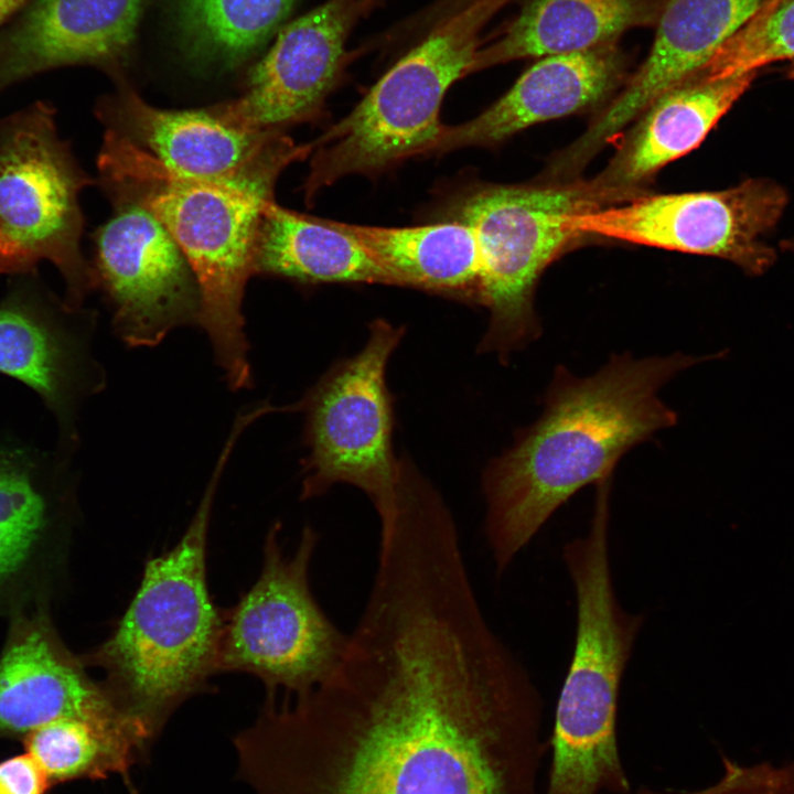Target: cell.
I'll use <instances>...</instances> for the list:
<instances>
[{
    "instance_id": "cell-15",
    "label": "cell",
    "mask_w": 794,
    "mask_h": 794,
    "mask_svg": "<svg viewBox=\"0 0 794 794\" xmlns=\"http://www.w3.org/2000/svg\"><path fill=\"white\" fill-rule=\"evenodd\" d=\"M764 0H667L652 50L622 93L557 154L575 176L627 124L665 92L699 73Z\"/></svg>"
},
{
    "instance_id": "cell-25",
    "label": "cell",
    "mask_w": 794,
    "mask_h": 794,
    "mask_svg": "<svg viewBox=\"0 0 794 794\" xmlns=\"http://www.w3.org/2000/svg\"><path fill=\"white\" fill-rule=\"evenodd\" d=\"M297 0H170L176 46L200 73H230L281 29Z\"/></svg>"
},
{
    "instance_id": "cell-10",
    "label": "cell",
    "mask_w": 794,
    "mask_h": 794,
    "mask_svg": "<svg viewBox=\"0 0 794 794\" xmlns=\"http://www.w3.org/2000/svg\"><path fill=\"white\" fill-rule=\"evenodd\" d=\"M269 529L254 586L223 612L218 672L256 676L268 698L283 689L302 697L326 682L343 661L350 635L340 631L312 594L310 566L319 540L305 526L292 556Z\"/></svg>"
},
{
    "instance_id": "cell-1",
    "label": "cell",
    "mask_w": 794,
    "mask_h": 794,
    "mask_svg": "<svg viewBox=\"0 0 794 794\" xmlns=\"http://www.w3.org/2000/svg\"><path fill=\"white\" fill-rule=\"evenodd\" d=\"M543 701L483 622L426 605L363 616L334 674L239 738L254 794H543Z\"/></svg>"
},
{
    "instance_id": "cell-4",
    "label": "cell",
    "mask_w": 794,
    "mask_h": 794,
    "mask_svg": "<svg viewBox=\"0 0 794 794\" xmlns=\"http://www.w3.org/2000/svg\"><path fill=\"white\" fill-rule=\"evenodd\" d=\"M238 439L226 437L180 540L148 560L126 612L84 664L100 668L111 700L153 741L170 716L218 672L223 612L206 579L216 493Z\"/></svg>"
},
{
    "instance_id": "cell-16",
    "label": "cell",
    "mask_w": 794,
    "mask_h": 794,
    "mask_svg": "<svg viewBox=\"0 0 794 794\" xmlns=\"http://www.w3.org/2000/svg\"><path fill=\"white\" fill-rule=\"evenodd\" d=\"M73 455L56 442L44 448L0 427V603L51 559L74 524L79 476Z\"/></svg>"
},
{
    "instance_id": "cell-28",
    "label": "cell",
    "mask_w": 794,
    "mask_h": 794,
    "mask_svg": "<svg viewBox=\"0 0 794 794\" xmlns=\"http://www.w3.org/2000/svg\"><path fill=\"white\" fill-rule=\"evenodd\" d=\"M51 785L44 770L26 751L0 762V794H46Z\"/></svg>"
},
{
    "instance_id": "cell-7",
    "label": "cell",
    "mask_w": 794,
    "mask_h": 794,
    "mask_svg": "<svg viewBox=\"0 0 794 794\" xmlns=\"http://www.w3.org/2000/svg\"><path fill=\"white\" fill-rule=\"evenodd\" d=\"M505 0H465L369 89L354 109L312 141L305 194L350 174L377 173L430 153L443 125L442 99L472 72L483 24Z\"/></svg>"
},
{
    "instance_id": "cell-20",
    "label": "cell",
    "mask_w": 794,
    "mask_h": 794,
    "mask_svg": "<svg viewBox=\"0 0 794 794\" xmlns=\"http://www.w3.org/2000/svg\"><path fill=\"white\" fill-rule=\"evenodd\" d=\"M622 74V56L611 43L545 56L482 114L443 126L430 153L494 146L535 124L581 111L602 101Z\"/></svg>"
},
{
    "instance_id": "cell-13",
    "label": "cell",
    "mask_w": 794,
    "mask_h": 794,
    "mask_svg": "<svg viewBox=\"0 0 794 794\" xmlns=\"http://www.w3.org/2000/svg\"><path fill=\"white\" fill-rule=\"evenodd\" d=\"M19 276L0 300V373L36 393L54 418L57 444L75 453L81 410L107 385L93 352L97 315L69 308L34 272Z\"/></svg>"
},
{
    "instance_id": "cell-17",
    "label": "cell",
    "mask_w": 794,
    "mask_h": 794,
    "mask_svg": "<svg viewBox=\"0 0 794 794\" xmlns=\"http://www.w3.org/2000/svg\"><path fill=\"white\" fill-rule=\"evenodd\" d=\"M147 0H29L0 32V90L42 72L92 65L126 79Z\"/></svg>"
},
{
    "instance_id": "cell-5",
    "label": "cell",
    "mask_w": 794,
    "mask_h": 794,
    "mask_svg": "<svg viewBox=\"0 0 794 794\" xmlns=\"http://www.w3.org/2000/svg\"><path fill=\"white\" fill-rule=\"evenodd\" d=\"M610 500L598 496L587 534L562 558L577 602L572 657L558 697L543 794H630L616 733L619 693L644 618L618 601L609 550Z\"/></svg>"
},
{
    "instance_id": "cell-27",
    "label": "cell",
    "mask_w": 794,
    "mask_h": 794,
    "mask_svg": "<svg viewBox=\"0 0 794 794\" xmlns=\"http://www.w3.org/2000/svg\"><path fill=\"white\" fill-rule=\"evenodd\" d=\"M783 60H794V0H764L698 74L738 77Z\"/></svg>"
},
{
    "instance_id": "cell-21",
    "label": "cell",
    "mask_w": 794,
    "mask_h": 794,
    "mask_svg": "<svg viewBox=\"0 0 794 794\" xmlns=\"http://www.w3.org/2000/svg\"><path fill=\"white\" fill-rule=\"evenodd\" d=\"M757 73L725 79L696 74L656 98L637 118L615 154L593 180L612 190L645 194L661 168L697 148L745 93Z\"/></svg>"
},
{
    "instance_id": "cell-33",
    "label": "cell",
    "mask_w": 794,
    "mask_h": 794,
    "mask_svg": "<svg viewBox=\"0 0 794 794\" xmlns=\"http://www.w3.org/2000/svg\"><path fill=\"white\" fill-rule=\"evenodd\" d=\"M362 1H363L364 6H365V8H366L367 6H369V4H371L373 1H375V0H362Z\"/></svg>"
},
{
    "instance_id": "cell-18",
    "label": "cell",
    "mask_w": 794,
    "mask_h": 794,
    "mask_svg": "<svg viewBox=\"0 0 794 794\" xmlns=\"http://www.w3.org/2000/svg\"><path fill=\"white\" fill-rule=\"evenodd\" d=\"M67 718L131 728L148 739L87 675L45 616H20L0 655V737H24Z\"/></svg>"
},
{
    "instance_id": "cell-11",
    "label": "cell",
    "mask_w": 794,
    "mask_h": 794,
    "mask_svg": "<svg viewBox=\"0 0 794 794\" xmlns=\"http://www.w3.org/2000/svg\"><path fill=\"white\" fill-rule=\"evenodd\" d=\"M787 193L770 179H747L721 191L648 195L571 215L568 226L644 246L718 257L750 276L776 260L762 242L780 221Z\"/></svg>"
},
{
    "instance_id": "cell-14",
    "label": "cell",
    "mask_w": 794,
    "mask_h": 794,
    "mask_svg": "<svg viewBox=\"0 0 794 794\" xmlns=\"http://www.w3.org/2000/svg\"><path fill=\"white\" fill-rule=\"evenodd\" d=\"M362 0H328L283 25L249 69L243 94L214 105L236 127L262 131L316 118L334 87Z\"/></svg>"
},
{
    "instance_id": "cell-12",
    "label": "cell",
    "mask_w": 794,
    "mask_h": 794,
    "mask_svg": "<svg viewBox=\"0 0 794 794\" xmlns=\"http://www.w3.org/2000/svg\"><path fill=\"white\" fill-rule=\"evenodd\" d=\"M115 213L95 235L96 288L111 308L115 335L130 348L153 347L198 325L195 276L170 233L139 202L114 196Z\"/></svg>"
},
{
    "instance_id": "cell-32",
    "label": "cell",
    "mask_w": 794,
    "mask_h": 794,
    "mask_svg": "<svg viewBox=\"0 0 794 794\" xmlns=\"http://www.w3.org/2000/svg\"><path fill=\"white\" fill-rule=\"evenodd\" d=\"M787 75H788L790 78L794 79V63H793V65L788 68V74H787Z\"/></svg>"
},
{
    "instance_id": "cell-22",
    "label": "cell",
    "mask_w": 794,
    "mask_h": 794,
    "mask_svg": "<svg viewBox=\"0 0 794 794\" xmlns=\"http://www.w3.org/2000/svg\"><path fill=\"white\" fill-rule=\"evenodd\" d=\"M328 222L358 242L397 286L480 302L482 257L469 225L452 219L412 227Z\"/></svg>"
},
{
    "instance_id": "cell-24",
    "label": "cell",
    "mask_w": 794,
    "mask_h": 794,
    "mask_svg": "<svg viewBox=\"0 0 794 794\" xmlns=\"http://www.w3.org/2000/svg\"><path fill=\"white\" fill-rule=\"evenodd\" d=\"M255 267L256 273L308 283L396 285L358 242L328 219L296 213L275 201L261 221Z\"/></svg>"
},
{
    "instance_id": "cell-2",
    "label": "cell",
    "mask_w": 794,
    "mask_h": 794,
    "mask_svg": "<svg viewBox=\"0 0 794 794\" xmlns=\"http://www.w3.org/2000/svg\"><path fill=\"white\" fill-rule=\"evenodd\" d=\"M722 355L624 353L587 377L558 366L540 417L483 474L485 536L496 575L572 495L612 476L624 453L676 423V412L659 398L665 384Z\"/></svg>"
},
{
    "instance_id": "cell-29",
    "label": "cell",
    "mask_w": 794,
    "mask_h": 794,
    "mask_svg": "<svg viewBox=\"0 0 794 794\" xmlns=\"http://www.w3.org/2000/svg\"><path fill=\"white\" fill-rule=\"evenodd\" d=\"M631 794H741L732 788L719 784H709L695 790L686 791H674V790H658L648 786H641L636 791H632Z\"/></svg>"
},
{
    "instance_id": "cell-8",
    "label": "cell",
    "mask_w": 794,
    "mask_h": 794,
    "mask_svg": "<svg viewBox=\"0 0 794 794\" xmlns=\"http://www.w3.org/2000/svg\"><path fill=\"white\" fill-rule=\"evenodd\" d=\"M90 183L56 129L53 108L37 101L0 120V275H28L52 262L64 302L82 308L96 288L81 250V191Z\"/></svg>"
},
{
    "instance_id": "cell-30",
    "label": "cell",
    "mask_w": 794,
    "mask_h": 794,
    "mask_svg": "<svg viewBox=\"0 0 794 794\" xmlns=\"http://www.w3.org/2000/svg\"><path fill=\"white\" fill-rule=\"evenodd\" d=\"M28 2L29 0H0V26Z\"/></svg>"
},
{
    "instance_id": "cell-9",
    "label": "cell",
    "mask_w": 794,
    "mask_h": 794,
    "mask_svg": "<svg viewBox=\"0 0 794 794\" xmlns=\"http://www.w3.org/2000/svg\"><path fill=\"white\" fill-rule=\"evenodd\" d=\"M404 335L378 319L354 356L336 363L298 401L305 414L301 498L325 494L346 483L360 489L374 505L380 532L397 511L400 459L391 447L393 410L386 367Z\"/></svg>"
},
{
    "instance_id": "cell-34",
    "label": "cell",
    "mask_w": 794,
    "mask_h": 794,
    "mask_svg": "<svg viewBox=\"0 0 794 794\" xmlns=\"http://www.w3.org/2000/svg\"><path fill=\"white\" fill-rule=\"evenodd\" d=\"M130 794H138V792L132 787V785L129 786Z\"/></svg>"
},
{
    "instance_id": "cell-3",
    "label": "cell",
    "mask_w": 794,
    "mask_h": 794,
    "mask_svg": "<svg viewBox=\"0 0 794 794\" xmlns=\"http://www.w3.org/2000/svg\"><path fill=\"white\" fill-rule=\"evenodd\" d=\"M312 153L282 135L250 169L228 178L174 172L120 136L107 131L98 158L108 194L135 200L163 224L185 256L198 286V325L227 387H251L243 302L256 273L259 229L281 172Z\"/></svg>"
},
{
    "instance_id": "cell-26",
    "label": "cell",
    "mask_w": 794,
    "mask_h": 794,
    "mask_svg": "<svg viewBox=\"0 0 794 794\" xmlns=\"http://www.w3.org/2000/svg\"><path fill=\"white\" fill-rule=\"evenodd\" d=\"M25 751L41 765L51 784L76 779L127 776L147 759L151 742L127 728L82 719H60L23 737Z\"/></svg>"
},
{
    "instance_id": "cell-31",
    "label": "cell",
    "mask_w": 794,
    "mask_h": 794,
    "mask_svg": "<svg viewBox=\"0 0 794 794\" xmlns=\"http://www.w3.org/2000/svg\"><path fill=\"white\" fill-rule=\"evenodd\" d=\"M781 248L794 254V238L783 240L781 243Z\"/></svg>"
},
{
    "instance_id": "cell-6",
    "label": "cell",
    "mask_w": 794,
    "mask_h": 794,
    "mask_svg": "<svg viewBox=\"0 0 794 794\" xmlns=\"http://www.w3.org/2000/svg\"><path fill=\"white\" fill-rule=\"evenodd\" d=\"M634 197L594 180L479 184L452 195L443 214L473 229L482 257L480 303L489 309L490 322L479 352L493 353L506 362L511 353L537 339L540 325L533 307L537 280L569 244L582 236L568 226V218Z\"/></svg>"
},
{
    "instance_id": "cell-19",
    "label": "cell",
    "mask_w": 794,
    "mask_h": 794,
    "mask_svg": "<svg viewBox=\"0 0 794 794\" xmlns=\"http://www.w3.org/2000/svg\"><path fill=\"white\" fill-rule=\"evenodd\" d=\"M104 99L98 115L107 130L165 168L198 178H228L257 164L282 130H246L221 118L213 106L163 109L143 100L126 79Z\"/></svg>"
},
{
    "instance_id": "cell-23",
    "label": "cell",
    "mask_w": 794,
    "mask_h": 794,
    "mask_svg": "<svg viewBox=\"0 0 794 794\" xmlns=\"http://www.w3.org/2000/svg\"><path fill=\"white\" fill-rule=\"evenodd\" d=\"M658 0H530L504 34L476 53L472 71L610 44L657 18Z\"/></svg>"
}]
</instances>
